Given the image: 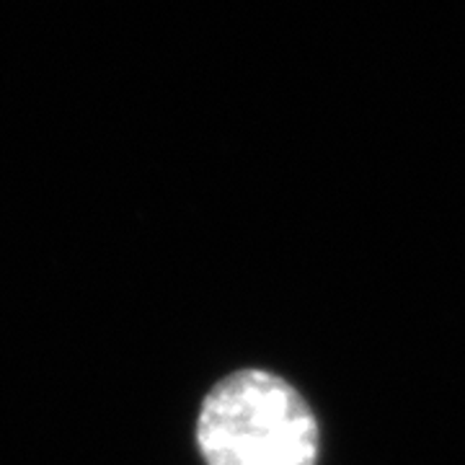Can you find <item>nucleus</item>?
<instances>
[{
  "instance_id": "1",
  "label": "nucleus",
  "mask_w": 465,
  "mask_h": 465,
  "mask_svg": "<svg viewBox=\"0 0 465 465\" xmlns=\"http://www.w3.org/2000/svg\"><path fill=\"white\" fill-rule=\"evenodd\" d=\"M197 445L207 465H316L318 421L280 375L238 370L202 401Z\"/></svg>"
}]
</instances>
